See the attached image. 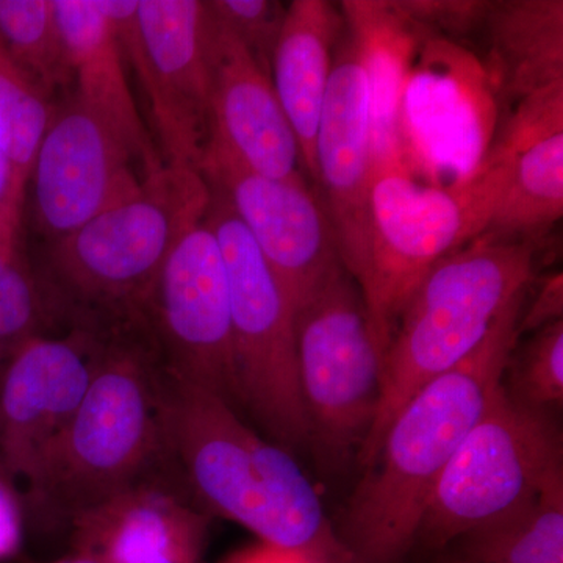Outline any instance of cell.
Wrapping results in <instances>:
<instances>
[{
	"mask_svg": "<svg viewBox=\"0 0 563 563\" xmlns=\"http://www.w3.org/2000/svg\"><path fill=\"white\" fill-rule=\"evenodd\" d=\"M448 550L473 563H563V477L532 501L463 533Z\"/></svg>",
	"mask_w": 563,
	"mask_h": 563,
	"instance_id": "24",
	"label": "cell"
},
{
	"mask_svg": "<svg viewBox=\"0 0 563 563\" xmlns=\"http://www.w3.org/2000/svg\"><path fill=\"white\" fill-rule=\"evenodd\" d=\"M143 324L166 376L240 404L228 273L206 220L169 255L144 306Z\"/></svg>",
	"mask_w": 563,
	"mask_h": 563,
	"instance_id": "12",
	"label": "cell"
},
{
	"mask_svg": "<svg viewBox=\"0 0 563 563\" xmlns=\"http://www.w3.org/2000/svg\"><path fill=\"white\" fill-rule=\"evenodd\" d=\"M373 168L368 85L344 25L314 141V181H320L344 269L357 284L368 263Z\"/></svg>",
	"mask_w": 563,
	"mask_h": 563,
	"instance_id": "16",
	"label": "cell"
},
{
	"mask_svg": "<svg viewBox=\"0 0 563 563\" xmlns=\"http://www.w3.org/2000/svg\"><path fill=\"white\" fill-rule=\"evenodd\" d=\"M485 70L499 102L563 84L562 0H495L485 20Z\"/></svg>",
	"mask_w": 563,
	"mask_h": 563,
	"instance_id": "22",
	"label": "cell"
},
{
	"mask_svg": "<svg viewBox=\"0 0 563 563\" xmlns=\"http://www.w3.org/2000/svg\"><path fill=\"white\" fill-rule=\"evenodd\" d=\"M433 563H473V562L465 561V559L457 558V555L450 553L448 555H444V558L440 559V561H437Z\"/></svg>",
	"mask_w": 563,
	"mask_h": 563,
	"instance_id": "36",
	"label": "cell"
},
{
	"mask_svg": "<svg viewBox=\"0 0 563 563\" xmlns=\"http://www.w3.org/2000/svg\"><path fill=\"white\" fill-rule=\"evenodd\" d=\"M206 43L211 80V140L262 176L301 179V151L274 91L272 77L217 21L207 3Z\"/></svg>",
	"mask_w": 563,
	"mask_h": 563,
	"instance_id": "17",
	"label": "cell"
},
{
	"mask_svg": "<svg viewBox=\"0 0 563 563\" xmlns=\"http://www.w3.org/2000/svg\"><path fill=\"white\" fill-rule=\"evenodd\" d=\"M11 165L9 154H7L5 143H3L2 133H0V209L3 206H14L24 209L22 206H18L11 201Z\"/></svg>",
	"mask_w": 563,
	"mask_h": 563,
	"instance_id": "34",
	"label": "cell"
},
{
	"mask_svg": "<svg viewBox=\"0 0 563 563\" xmlns=\"http://www.w3.org/2000/svg\"><path fill=\"white\" fill-rule=\"evenodd\" d=\"M342 10L328 0H295L273 55L272 81L314 180V141L342 38Z\"/></svg>",
	"mask_w": 563,
	"mask_h": 563,
	"instance_id": "21",
	"label": "cell"
},
{
	"mask_svg": "<svg viewBox=\"0 0 563 563\" xmlns=\"http://www.w3.org/2000/svg\"><path fill=\"white\" fill-rule=\"evenodd\" d=\"M225 563H322L299 551L285 550L273 544L261 543L233 555Z\"/></svg>",
	"mask_w": 563,
	"mask_h": 563,
	"instance_id": "33",
	"label": "cell"
},
{
	"mask_svg": "<svg viewBox=\"0 0 563 563\" xmlns=\"http://www.w3.org/2000/svg\"><path fill=\"white\" fill-rule=\"evenodd\" d=\"M504 391L528 409L553 412L563 404V321L533 332L515 346L503 377Z\"/></svg>",
	"mask_w": 563,
	"mask_h": 563,
	"instance_id": "28",
	"label": "cell"
},
{
	"mask_svg": "<svg viewBox=\"0 0 563 563\" xmlns=\"http://www.w3.org/2000/svg\"><path fill=\"white\" fill-rule=\"evenodd\" d=\"M210 191L206 222L228 273L239 402L288 453L309 448L295 310L224 196Z\"/></svg>",
	"mask_w": 563,
	"mask_h": 563,
	"instance_id": "8",
	"label": "cell"
},
{
	"mask_svg": "<svg viewBox=\"0 0 563 563\" xmlns=\"http://www.w3.org/2000/svg\"><path fill=\"white\" fill-rule=\"evenodd\" d=\"M70 69L74 98L98 114L131 147L144 174L165 162L155 150L129 87L124 54L113 24L96 0H54Z\"/></svg>",
	"mask_w": 563,
	"mask_h": 563,
	"instance_id": "19",
	"label": "cell"
},
{
	"mask_svg": "<svg viewBox=\"0 0 563 563\" xmlns=\"http://www.w3.org/2000/svg\"><path fill=\"white\" fill-rule=\"evenodd\" d=\"M140 324L110 328L84 398L41 459L25 498L41 517L77 515L150 479L169 454L163 421L165 373Z\"/></svg>",
	"mask_w": 563,
	"mask_h": 563,
	"instance_id": "3",
	"label": "cell"
},
{
	"mask_svg": "<svg viewBox=\"0 0 563 563\" xmlns=\"http://www.w3.org/2000/svg\"><path fill=\"white\" fill-rule=\"evenodd\" d=\"M207 9L272 77L273 55L288 7L277 0H210Z\"/></svg>",
	"mask_w": 563,
	"mask_h": 563,
	"instance_id": "29",
	"label": "cell"
},
{
	"mask_svg": "<svg viewBox=\"0 0 563 563\" xmlns=\"http://www.w3.org/2000/svg\"><path fill=\"white\" fill-rule=\"evenodd\" d=\"M199 173L224 196L298 313L343 266L321 195L303 177L273 179L252 172L213 140Z\"/></svg>",
	"mask_w": 563,
	"mask_h": 563,
	"instance_id": "13",
	"label": "cell"
},
{
	"mask_svg": "<svg viewBox=\"0 0 563 563\" xmlns=\"http://www.w3.org/2000/svg\"><path fill=\"white\" fill-rule=\"evenodd\" d=\"M407 16L435 38L461 44L483 33L492 2L487 0H398Z\"/></svg>",
	"mask_w": 563,
	"mask_h": 563,
	"instance_id": "30",
	"label": "cell"
},
{
	"mask_svg": "<svg viewBox=\"0 0 563 563\" xmlns=\"http://www.w3.org/2000/svg\"><path fill=\"white\" fill-rule=\"evenodd\" d=\"M0 40L11 60L54 102L74 85L54 0H0Z\"/></svg>",
	"mask_w": 563,
	"mask_h": 563,
	"instance_id": "25",
	"label": "cell"
},
{
	"mask_svg": "<svg viewBox=\"0 0 563 563\" xmlns=\"http://www.w3.org/2000/svg\"><path fill=\"white\" fill-rule=\"evenodd\" d=\"M24 210L0 209V374L22 344L41 333L44 302L24 250Z\"/></svg>",
	"mask_w": 563,
	"mask_h": 563,
	"instance_id": "27",
	"label": "cell"
},
{
	"mask_svg": "<svg viewBox=\"0 0 563 563\" xmlns=\"http://www.w3.org/2000/svg\"><path fill=\"white\" fill-rule=\"evenodd\" d=\"M296 344L309 446L339 472L358 461L383 390L365 301L344 266L296 313Z\"/></svg>",
	"mask_w": 563,
	"mask_h": 563,
	"instance_id": "9",
	"label": "cell"
},
{
	"mask_svg": "<svg viewBox=\"0 0 563 563\" xmlns=\"http://www.w3.org/2000/svg\"><path fill=\"white\" fill-rule=\"evenodd\" d=\"M209 181L185 166L163 165L139 190L55 242L52 265L62 287L110 328L143 322V310L169 255L202 224Z\"/></svg>",
	"mask_w": 563,
	"mask_h": 563,
	"instance_id": "6",
	"label": "cell"
},
{
	"mask_svg": "<svg viewBox=\"0 0 563 563\" xmlns=\"http://www.w3.org/2000/svg\"><path fill=\"white\" fill-rule=\"evenodd\" d=\"M528 292L510 302L468 357L396 415L336 531L352 563H402L415 550L433 488L503 383Z\"/></svg>",
	"mask_w": 563,
	"mask_h": 563,
	"instance_id": "1",
	"label": "cell"
},
{
	"mask_svg": "<svg viewBox=\"0 0 563 563\" xmlns=\"http://www.w3.org/2000/svg\"><path fill=\"white\" fill-rule=\"evenodd\" d=\"M163 421L169 454L211 512L262 543L352 563L301 466L244 424L231 402L165 374Z\"/></svg>",
	"mask_w": 563,
	"mask_h": 563,
	"instance_id": "2",
	"label": "cell"
},
{
	"mask_svg": "<svg viewBox=\"0 0 563 563\" xmlns=\"http://www.w3.org/2000/svg\"><path fill=\"white\" fill-rule=\"evenodd\" d=\"M144 176L128 143L73 96L55 106L33 163L36 224L58 242L131 198Z\"/></svg>",
	"mask_w": 563,
	"mask_h": 563,
	"instance_id": "14",
	"label": "cell"
},
{
	"mask_svg": "<svg viewBox=\"0 0 563 563\" xmlns=\"http://www.w3.org/2000/svg\"><path fill=\"white\" fill-rule=\"evenodd\" d=\"M507 176V162L492 155L476 176L450 187L426 184L406 166L374 169L368 263L357 285L380 362L415 288L437 263L488 231Z\"/></svg>",
	"mask_w": 563,
	"mask_h": 563,
	"instance_id": "5",
	"label": "cell"
},
{
	"mask_svg": "<svg viewBox=\"0 0 563 563\" xmlns=\"http://www.w3.org/2000/svg\"><path fill=\"white\" fill-rule=\"evenodd\" d=\"M563 321V279L562 273H554L540 282L533 292L532 302L523 303L518 332H537L553 322Z\"/></svg>",
	"mask_w": 563,
	"mask_h": 563,
	"instance_id": "31",
	"label": "cell"
},
{
	"mask_svg": "<svg viewBox=\"0 0 563 563\" xmlns=\"http://www.w3.org/2000/svg\"><path fill=\"white\" fill-rule=\"evenodd\" d=\"M55 103L16 65L0 40V133L11 165V201L25 206L36 152Z\"/></svg>",
	"mask_w": 563,
	"mask_h": 563,
	"instance_id": "26",
	"label": "cell"
},
{
	"mask_svg": "<svg viewBox=\"0 0 563 563\" xmlns=\"http://www.w3.org/2000/svg\"><path fill=\"white\" fill-rule=\"evenodd\" d=\"M506 188L488 231L540 242L563 214V131L548 133L509 155Z\"/></svg>",
	"mask_w": 563,
	"mask_h": 563,
	"instance_id": "23",
	"label": "cell"
},
{
	"mask_svg": "<svg viewBox=\"0 0 563 563\" xmlns=\"http://www.w3.org/2000/svg\"><path fill=\"white\" fill-rule=\"evenodd\" d=\"M340 10L368 85L373 172L404 166L399 106L415 57L431 35L404 13L398 0H346Z\"/></svg>",
	"mask_w": 563,
	"mask_h": 563,
	"instance_id": "20",
	"label": "cell"
},
{
	"mask_svg": "<svg viewBox=\"0 0 563 563\" xmlns=\"http://www.w3.org/2000/svg\"><path fill=\"white\" fill-rule=\"evenodd\" d=\"M206 514L152 477L69 523L73 553L99 563H201Z\"/></svg>",
	"mask_w": 563,
	"mask_h": 563,
	"instance_id": "18",
	"label": "cell"
},
{
	"mask_svg": "<svg viewBox=\"0 0 563 563\" xmlns=\"http://www.w3.org/2000/svg\"><path fill=\"white\" fill-rule=\"evenodd\" d=\"M559 477L563 448L554 413L514 402L501 383L433 488L415 548L448 550L463 533L532 501Z\"/></svg>",
	"mask_w": 563,
	"mask_h": 563,
	"instance_id": "7",
	"label": "cell"
},
{
	"mask_svg": "<svg viewBox=\"0 0 563 563\" xmlns=\"http://www.w3.org/2000/svg\"><path fill=\"white\" fill-rule=\"evenodd\" d=\"M499 96L481 57L431 36L421 44L399 106L404 166L437 187L483 169L498 132Z\"/></svg>",
	"mask_w": 563,
	"mask_h": 563,
	"instance_id": "11",
	"label": "cell"
},
{
	"mask_svg": "<svg viewBox=\"0 0 563 563\" xmlns=\"http://www.w3.org/2000/svg\"><path fill=\"white\" fill-rule=\"evenodd\" d=\"M537 251L539 242L487 231L437 263L415 288L384 357L379 409L357 461L363 468L407 401L468 357L532 287Z\"/></svg>",
	"mask_w": 563,
	"mask_h": 563,
	"instance_id": "4",
	"label": "cell"
},
{
	"mask_svg": "<svg viewBox=\"0 0 563 563\" xmlns=\"http://www.w3.org/2000/svg\"><path fill=\"white\" fill-rule=\"evenodd\" d=\"M102 332L33 335L0 374V472L25 488L76 412L95 373Z\"/></svg>",
	"mask_w": 563,
	"mask_h": 563,
	"instance_id": "15",
	"label": "cell"
},
{
	"mask_svg": "<svg viewBox=\"0 0 563 563\" xmlns=\"http://www.w3.org/2000/svg\"><path fill=\"white\" fill-rule=\"evenodd\" d=\"M24 539V510L18 487L0 472V562L16 558Z\"/></svg>",
	"mask_w": 563,
	"mask_h": 563,
	"instance_id": "32",
	"label": "cell"
},
{
	"mask_svg": "<svg viewBox=\"0 0 563 563\" xmlns=\"http://www.w3.org/2000/svg\"><path fill=\"white\" fill-rule=\"evenodd\" d=\"M51 563H99V562L95 561V559L87 558V555L73 553L69 555H65V558L57 559V561H52Z\"/></svg>",
	"mask_w": 563,
	"mask_h": 563,
	"instance_id": "35",
	"label": "cell"
},
{
	"mask_svg": "<svg viewBox=\"0 0 563 563\" xmlns=\"http://www.w3.org/2000/svg\"><path fill=\"white\" fill-rule=\"evenodd\" d=\"M150 102L165 165L199 166L211 140L206 2L96 0Z\"/></svg>",
	"mask_w": 563,
	"mask_h": 563,
	"instance_id": "10",
	"label": "cell"
}]
</instances>
